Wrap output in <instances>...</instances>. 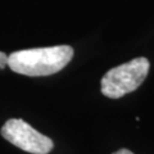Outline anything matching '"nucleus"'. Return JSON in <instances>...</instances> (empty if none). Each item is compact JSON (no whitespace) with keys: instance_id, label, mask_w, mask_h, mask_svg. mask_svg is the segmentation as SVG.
Returning a JSON list of instances; mask_svg holds the SVG:
<instances>
[{"instance_id":"nucleus-1","label":"nucleus","mask_w":154,"mask_h":154,"mask_svg":"<svg viewBox=\"0 0 154 154\" xmlns=\"http://www.w3.org/2000/svg\"><path fill=\"white\" fill-rule=\"evenodd\" d=\"M72 57L73 49L69 45L33 48L13 51L8 55V67L25 76H50L63 69Z\"/></svg>"},{"instance_id":"nucleus-2","label":"nucleus","mask_w":154,"mask_h":154,"mask_svg":"<svg viewBox=\"0 0 154 154\" xmlns=\"http://www.w3.org/2000/svg\"><path fill=\"white\" fill-rule=\"evenodd\" d=\"M149 60L140 57L109 69L102 79V93L110 99H118L136 90L149 72Z\"/></svg>"},{"instance_id":"nucleus-5","label":"nucleus","mask_w":154,"mask_h":154,"mask_svg":"<svg viewBox=\"0 0 154 154\" xmlns=\"http://www.w3.org/2000/svg\"><path fill=\"white\" fill-rule=\"evenodd\" d=\"M113 154H134V153L131 150H128V149H119V150H117Z\"/></svg>"},{"instance_id":"nucleus-3","label":"nucleus","mask_w":154,"mask_h":154,"mask_svg":"<svg viewBox=\"0 0 154 154\" xmlns=\"http://www.w3.org/2000/svg\"><path fill=\"white\" fill-rule=\"evenodd\" d=\"M2 136L14 146L31 154H48L51 152V139L36 131L21 118H12L2 127Z\"/></svg>"},{"instance_id":"nucleus-4","label":"nucleus","mask_w":154,"mask_h":154,"mask_svg":"<svg viewBox=\"0 0 154 154\" xmlns=\"http://www.w3.org/2000/svg\"><path fill=\"white\" fill-rule=\"evenodd\" d=\"M8 66V55L5 53L0 51V69H4Z\"/></svg>"}]
</instances>
